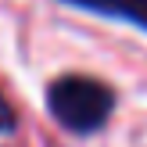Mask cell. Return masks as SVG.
<instances>
[{
    "label": "cell",
    "instance_id": "cell-1",
    "mask_svg": "<svg viewBox=\"0 0 147 147\" xmlns=\"http://www.w3.org/2000/svg\"><path fill=\"white\" fill-rule=\"evenodd\" d=\"M111 90L97 79L86 76H65L50 86V111L65 129L76 133H90V129L104 126V119L111 115Z\"/></svg>",
    "mask_w": 147,
    "mask_h": 147
},
{
    "label": "cell",
    "instance_id": "cell-2",
    "mask_svg": "<svg viewBox=\"0 0 147 147\" xmlns=\"http://www.w3.org/2000/svg\"><path fill=\"white\" fill-rule=\"evenodd\" d=\"M76 7H90L100 14H115V18H126L133 25L147 29V0H68Z\"/></svg>",
    "mask_w": 147,
    "mask_h": 147
},
{
    "label": "cell",
    "instance_id": "cell-3",
    "mask_svg": "<svg viewBox=\"0 0 147 147\" xmlns=\"http://www.w3.org/2000/svg\"><path fill=\"white\" fill-rule=\"evenodd\" d=\"M11 126H14V111L7 108V100L0 97V133H4V129H11Z\"/></svg>",
    "mask_w": 147,
    "mask_h": 147
}]
</instances>
